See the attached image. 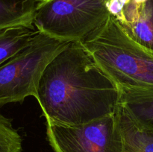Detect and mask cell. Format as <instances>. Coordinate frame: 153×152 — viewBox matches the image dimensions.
<instances>
[{
    "label": "cell",
    "mask_w": 153,
    "mask_h": 152,
    "mask_svg": "<svg viewBox=\"0 0 153 152\" xmlns=\"http://www.w3.org/2000/svg\"><path fill=\"white\" fill-rule=\"evenodd\" d=\"M37 32L34 25L0 30V65L23 49Z\"/></svg>",
    "instance_id": "10"
},
{
    "label": "cell",
    "mask_w": 153,
    "mask_h": 152,
    "mask_svg": "<svg viewBox=\"0 0 153 152\" xmlns=\"http://www.w3.org/2000/svg\"><path fill=\"white\" fill-rule=\"evenodd\" d=\"M46 136L55 152H122L117 111L101 119L68 125L46 121Z\"/></svg>",
    "instance_id": "5"
},
{
    "label": "cell",
    "mask_w": 153,
    "mask_h": 152,
    "mask_svg": "<svg viewBox=\"0 0 153 152\" xmlns=\"http://www.w3.org/2000/svg\"><path fill=\"white\" fill-rule=\"evenodd\" d=\"M117 117L123 140L122 152H153V132L137 126L120 104Z\"/></svg>",
    "instance_id": "8"
},
{
    "label": "cell",
    "mask_w": 153,
    "mask_h": 152,
    "mask_svg": "<svg viewBox=\"0 0 153 152\" xmlns=\"http://www.w3.org/2000/svg\"><path fill=\"white\" fill-rule=\"evenodd\" d=\"M106 5L133 40L153 50V0H109Z\"/></svg>",
    "instance_id": "6"
},
{
    "label": "cell",
    "mask_w": 153,
    "mask_h": 152,
    "mask_svg": "<svg viewBox=\"0 0 153 152\" xmlns=\"http://www.w3.org/2000/svg\"><path fill=\"white\" fill-rule=\"evenodd\" d=\"M0 152H22V138L12 120L0 113Z\"/></svg>",
    "instance_id": "11"
},
{
    "label": "cell",
    "mask_w": 153,
    "mask_h": 152,
    "mask_svg": "<svg viewBox=\"0 0 153 152\" xmlns=\"http://www.w3.org/2000/svg\"><path fill=\"white\" fill-rule=\"evenodd\" d=\"M108 1H109V0H104V1H105V3H107Z\"/></svg>",
    "instance_id": "12"
},
{
    "label": "cell",
    "mask_w": 153,
    "mask_h": 152,
    "mask_svg": "<svg viewBox=\"0 0 153 152\" xmlns=\"http://www.w3.org/2000/svg\"><path fill=\"white\" fill-rule=\"evenodd\" d=\"M110 16L104 0H39L34 25L49 37L82 42Z\"/></svg>",
    "instance_id": "4"
},
{
    "label": "cell",
    "mask_w": 153,
    "mask_h": 152,
    "mask_svg": "<svg viewBox=\"0 0 153 152\" xmlns=\"http://www.w3.org/2000/svg\"><path fill=\"white\" fill-rule=\"evenodd\" d=\"M120 89L82 42H70L43 70L37 102L46 121L75 125L116 113Z\"/></svg>",
    "instance_id": "1"
},
{
    "label": "cell",
    "mask_w": 153,
    "mask_h": 152,
    "mask_svg": "<svg viewBox=\"0 0 153 152\" xmlns=\"http://www.w3.org/2000/svg\"><path fill=\"white\" fill-rule=\"evenodd\" d=\"M120 104L133 122L153 132V90L119 89Z\"/></svg>",
    "instance_id": "7"
},
{
    "label": "cell",
    "mask_w": 153,
    "mask_h": 152,
    "mask_svg": "<svg viewBox=\"0 0 153 152\" xmlns=\"http://www.w3.org/2000/svg\"><path fill=\"white\" fill-rule=\"evenodd\" d=\"M43 1H47V0H43Z\"/></svg>",
    "instance_id": "13"
},
{
    "label": "cell",
    "mask_w": 153,
    "mask_h": 152,
    "mask_svg": "<svg viewBox=\"0 0 153 152\" xmlns=\"http://www.w3.org/2000/svg\"><path fill=\"white\" fill-rule=\"evenodd\" d=\"M82 43L119 89L153 90V50L133 40L113 16Z\"/></svg>",
    "instance_id": "2"
},
{
    "label": "cell",
    "mask_w": 153,
    "mask_h": 152,
    "mask_svg": "<svg viewBox=\"0 0 153 152\" xmlns=\"http://www.w3.org/2000/svg\"><path fill=\"white\" fill-rule=\"evenodd\" d=\"M69 43L38 31L23 49L1 63L0 108L10 103H22L29 96L36 98L43 70Z\"/></svg>",
    "instance_id": "3"
},
{
    "label": "cell",
    "mask_w": 153,
    "mask_h": 152,
    "mask_svg": "<svg viewBox=\"0 0 153 152\" xmlns=\"http://www.w3.org/2000/svg\"><path fill=\"white\" fill-rule=\"evenodd\" d=\"M39 0H0V30L32 26Z\"/></svg>",
    "instance_id": "9"
}]
</instances>
